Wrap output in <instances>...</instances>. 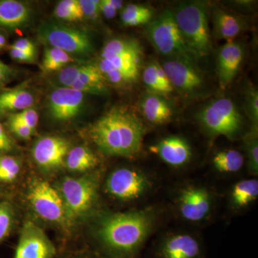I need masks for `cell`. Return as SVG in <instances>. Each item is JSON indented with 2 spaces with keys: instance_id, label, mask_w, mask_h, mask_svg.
<instances>
[{
  "instance_id": "cell-1",
  "label": "cell",
  "mask_w": 258,
  "mask_h": 258,
  "mask_svg": "<svg viewBox=\"0 0 258 258\" xmlns=\"http://www.w3.org/2000/svg\"><path fill=\"white\" fill-rule=\"evenodd\" d=\"M146 128L132 110L115 106L91 125L89 135L103 154L132 157L142 149Z\"/></svg>"
},
{
  "instance_id": "cell-2",
  "label": "cell",
  "mask_w": 258,
  "mask_h": 258,
  "mask_svg": "<svg viewBox=\"0 0 258 258\" xmlns=\"http://www.w3.org/2000/svg\"><path fill=\"white\" fill-rule=\"evenodd\" d=\"M147 212L104 215L96 228L100 258H134L152 228Z\"/></svg>"
},
{
  "instance_id": "cell-3",
  "label": "cell",
  "mask_w": 258,
  "mask_h": 258,
  "mask_svg": "<svg viewBox=\"0 0 258 258\" xmlns=\"http://www.w3.org/2000/svg\"><path fill=\"white\" fill-rule=\"evenodd\" d=\"M208 11V4L202 1L179 3L172 11L188 48L198 60L208 55L212 48Z\"/></svg>"
},
{
  "instance_id": "cell-4",
  "label": "cell",
  "mask_w": 258,
  "mask_h": 258,
  "mask_svg": "<svg viewBox=\"0 0 258 258\" xmlns=\"http://www.w3.org/2000/svg\"><path fill=\"white\" fill-rule=\"evenodd\" d=\"M146 36L155 50L167 57H181L197 62L185 42L172 10H166L153 19L145 29Z\"/></svg>"
},
{
  "instance_id": "cell-5",
  "label": "cell",
  "mask_w": 258,
  "mask_h": 258,
  "mask_svg": "<svg viewBox=\"0 0 258 258\" xmlns=\"http://www.w3.org/2000/svg\"><path fill=\"white\" fill-rule=\"evenodd\" d=\"M63 200L70 226L91 213L98 199V181L93 176L66 177L57 188Z\"/></svg>"
},
{
  "instance_id": "cell-6",
  "label": "cell",
  "mask_w": 258,
  "mask_h": 258,
  "mask_svg": "<svg viewBox=\"0 0 258 258\" xmlns=\"http://www.w3.org/2000/svg\"><path fill=\"white\" fill-rule=\"evenodd\" d=\"M197 118L211 136H224L233 140L242 129V116L233 101L227 98L214 100L199 111Z\"/></svg>"
},
{
  "instance_id": "cell-7",
  "label": "cell",
  "mask_w": 258,
  "mask_h": 258,
  "mask_svg": "<svg viewBox=\"0 0 258 258\" xmlns=\"http://www.w3.org/2000/svg\"><path fill=\"white\" fill-rule=\"evenodd\" d=\"M26 193L30 208L40 218L60 227H71L57 188L44 180L33 179L29 183Z\"/></svg>"
},
{
  "instance_id": "cell-8",
  "label": "cell",
  "mask_w": 258,
  "mask_h": 258,
  "mask_svg": "<svg viewBox=\"0 0 258 258\" xmlns=\"http://www.w3.org/2000/svg\"><path fill=\"white\" fill-rule=\"evenodd\" d=\"M37 35L43 43L69 55L87 56L94 50L92 37L88 32L61 24H43L37 30Z\"/></svg>"
},
{
  "instance_id": "cell-9",
  "label": "cell",
  "mask_w": 258,
  "mask_h": 258,
  "mask_svg": "<svg viewBox=\"0 0 258 258\" xmlns=\"http://www.w3.org/2000/svg\"><path fill=\"white\" fill-rule=\"evenodd\" d=\"M196 62L181 57H167L160 63L174 90L185 98H198L205 92V78Z\"/></svg>"
},
{
  "instance_id": "cell-10",
  "label": "cell",
  "mask_w": 258,
  "mask_h": 258,
  "mask_svg": "<svg viewBox=\"0 0 258 258\" xmlns=\"http://www.w3.org/2000/svg\"><path fill=\"white\" fill-rule=\"evenodd\" d=\"M143 47L114 56L101 59L97 64L106 82L115 86H126L138 81L144 56Z\"/></svg>"
},
{
  "instance_id": "cell-11",
  "label": "cell",
  "mask_w": 258,
  "mask_h": 258,
  "mask_svg": "<svg viewBox=\"0 0 258 258\" xmlns=\"http://www.w3.org/2000/svg\"><path fill=\"white\" fill-rule=\"evenodd\" d=\"M149 187L147 176L140 171L120 168L108 176L106 182L107 192L121 201H132L144 195Z\"/></svg>"
},
{
  "instance_id": "cell-12",
  "label": "cell",
  "mask_w": 258,
  "mask_h": 258,
  "mask_svg": "<svg viewBox=\"0 0 258 258\" xmlns=\"http://www.w3.org/2000/svg\"><path fill=\"white\" fill-rule=\"evenodd\" d=\"M57 249L44 230L31 220L24 223L14 258H55Z\"/></svg>"
},
{
  "instance_id": "cell-13",
  "label": "cell",
  "mask_w": 258,
  "mask_h": 258,
  "mask_svg": "<svg viewBox=\"0 0 258 258\" xmlns=\"http://www.w3.org/2000/svg\"><path fill=\"white\" fill-rule=\"evenodd\" d=\"M70 149L71 144L67 139L47 136L39 139L34 144L32 157L40 169L47 172H52L64 166Z\"/></svg>"
},
{
  "instance_id": "cell-14",
  "label": "cell",
  "mask_w": 258,
  "mask_h": 258,
  "mask_svg": "<svg viewBox=\"0 0 258 258\" xmlns=\"http://www.w3.org/2000/svg\"><path fill=\"white\" fill-rule=\"evenodd\" d=\"M85 104V94L70 87L56 88L49 96L47 110L51 118L68 121L78 116Z\"/></svg>"
},
{
  "instance_id": "cell-15",
  "label": "cell",
  "mask_w": 258,
  "mask_h": 258,
  "mask_svg": "<svg viewBox=\"0 0 258 258\" xmlns=\"http://www.w3.org/2000/svg\"><path fill=\"white\" fill-rule=\"evenodd\" d=\"M244 57L243 45L238 41L226 42L217 54V76L220 88L225 89L235 79Z\"/></svg>"
},
{
  "instance_id": "cell-16",
  "label": "cell",
  "mask_w": 258,
  "mask_h": 258,
  "mask_svg": "<svg viewBox=\"0 0 258 258\" xmlns=\"http://www.w3.org/2000/svg\"><path fill=\"white\" fill-rule=\"evenodd\" d=\"M179 208L186 220L201 221L208 215L211 208L210 193L204 188H186L180 194Z\"/></svg>"
},
{
  "instance_id": "cell-17",
  "label": "cell",
  "mask_w": 258,
  "mask_h": 258,
  "mask_svg": "<svg viewBox=\"0 0 258 258\" xmlns=\"http://www.w3.org/2000/svg\"><path fill=\"white\" fill-rule=\"evenodd\" d=\"M150 151L166 164L173 166L184 165L191 157L189 144L184 139L176 136L162 139L150 147Z\"/></svg>"
},
{
  "instance_id": "cell-18",
  "label": "cell",
  "mask_w": 258,
  "mask_h": 258,
  "mask_svg": "<svg viewBox=\"0 0 258 258\" xmlns=\"http://www.w3.org/2000/svg\"><path fill=\"white\" fill-rule=\"evenodd\" d=\"M139 108L144 118L154 125L165 124L174 117L173 107L165 96L147 91L139 101Z\"/></svg>"
},
{
  "instance_id": "cell-19",
  "label": "cell",
  "mask_w": 258,
  "mask_h": 258,
  "mask_svg": "<svg viewBox=\"0 0 258 258\" xmlns=\"http://www.w3.org/2000/svg\"><path fill=\"white\" fill-rule=\"evenodd\" d=\"M212 24L215 37L226 42L234 41L247 28L243 19L221 8L212 12Z\"/></svg>"
},
{
  "instance_id": "cell-20",
  "label": "cell",
  "mask_w": 258,
  "mask_h": 258,
  "mask_svg": "<svg viewBox=\"0 0 258 258\" xmlns=\"http://www.w3.org/2000/svg\"><path fill=\"white\" fill-rule=\"evenodd\" d=\"M160 258H202L198 241L189 235H174L166 238L159 250Z\"/></svg>"
},
{
  "instance_id": "cell-21",
  "label": "cell",
  "mask_w": 258,
  "mask_h": 258,
  "mask_svg": "<svg viewBox=\"0 0 258 258\" xmlns=\"http://www.w3.org/2000/svg\"><path fill=\"white\" fill-rule=\"evenodd\" d=\"M31 18L28 5L16 0H0V26L18 28L26 25Z\"/></svg>"
},
{
  "instance_id": "cell-22",
  "label": "cell",
  "mask_w": 258,
  "mask_h": 258,
  "mask_svg": "<svg viewBox=\"0 0 258 258\" xmlns=\"http://www.w3.org/2000/svg\"><path fill=\"white\" fill-rule=\"evenodd\" d=\"M142 79L149 92L165 96L174 91L165 71L157 61H152L144 68Z\"/></svg>"
},
{
  "instance_id": "cell-23",
  "label": "cell",
  "mask_w": 258,
  "mask_h": 258,
  "mask_svg": "<svg viewBox=\"0 0 258 258\" xmlns=\"http://www.w3.org/2000/svg\"><path fill=\"white\" fill-rule=\"evenodd\" d=\"M35 103L32 93L25 88H15L0 93V114L14 113L32 108Z\"/></svg>"
},
{
  "instance_id": "cell-24",
  "label": "cell",
  "mask_w": 258,
  "mask_h": 258,
  "mask_svg": "<svg viewBox=\"0 0 258 258\" xmlns=\"http://www.w3.org/2000/svg\"><path fill=\"white\" fill-rule=\"evenodd\" d=\"M98 158L89 148L78 146L70 149L64 166L73 172L83 173L98 165Z\"/></svg>"
},
{
  "instance_id": "cell-25",
  "label": "cell",
  "mask_w": 258,
  "mask_h": 258,
  "mask_svg": "<svg viewBox=\"0 0 258 258\" xmlns=\"http://www.w3.org/2000/svg\"><path fill=\"white\" fill-rule=\"evenodd\" d=\"M154 10L147 5L129 4L123 8L120 19L123 25L137 27L148 25L153 20Z\"/></svg>"
},
{
  "instance_id": "cell-26",
  "label": "cell",
  "mask_w": 258,
  "mask_h": 258,
  "mask_svg": "<svg viewBox=\"0 0 258 258\" xmlns=\"http://www.w3.org/2000/svg\"><path fill=\"white\" fill-rule=\"evenodd\" d=\"M257 180L246 179L234 186L232 191V201L237 208H243L257 200Z\"/></svg>"
},
{
  "instance_id": "cell-27",
  "label": "cell",
  "mask_w": 258,
  "mask_h": 258,
  "mask_svg": "<svg viewBox=\"0 0 258 258\" xmlns=\"http://www.w3.org/2000/svg\"><path fill=\"white\" fill-rule=\"evenodd\" d=\"M213 164L222 173H233L240 171L244 159L240 152L232 149L220 151L213 158Z\"/></svg>"
},
{
  "instance_id": "cell-28",
  "label": "cell",
  "mask_w": 258,
  "mask_h": 258,
  "mask_svg": "<svg viewBox=\"0 0 258 258\" xmlns=\"http://www.w3.org/2000/svg\"><path fill=\"white\" fill-rule=\"evenodd\" d=\"M142 46L138 40L134 38H114L107 42L101 51V59H108L125 53Z\"/></svg>"
},
{
  "instance_id": "cell-29",
  "label": "cell",
  "mask_w": 258,
  "mask_h": 258,
  "mask_svg": "<svg viewBox=\"0 0 258 258\" xmlns=\"http://www.w3.org/2000/svg\"><path fill=\"white\" fill-rule=\"evenodd\" d=\"M72 60L71 56L56 47L45 49L42 59V68L46 72L60 71Z\"/></svg>"
},
{
  "instance_id": "cell-30",
  "label": "cell",
  "mask_w": 258,
  "mask_h": 258,
  "mask_svg": "<svg viewBox=\"0 0 258 258\" xmlns=\"http://www.w3.org/2000/svg\"><path fill=\"white\" fill-rule=\"evenodd\" d=\"M22 163L18 157L0 155V181L12 182L18 178L21 171Z\"/></svg>"
},
{
  "instance_id": "cell-31",
  "label": "cell",
  "mask_w": 258,
  "mask_h": 258,
  "mask_svg": "<svg viewBox=\"0 0 258 258\" xmlns=\"http://www.w3.org/2000/svg\"><path fill=\"white\" fill-rule=\"evenodd\" d=\"M258 130L250 129L244 139V148L248 159L249 171L257 175L258 173Z\"/></svg>"
},
{
  "instance_id": "cell-32",
  "label": "cell",
  "mask_w": 258,
  "mask_h": 258,
  "mask_svg": "<svg viewBox=\"0 0 258 258\" xmlns=\"http://www.w3.org/2000/svg\"><path fill=\"white\" fill-rule=\"evenodd\" d=\"M15 222V212L11 204L0 203V244L9 235Z\"/></svg>"
},
{
  "instance_id": "cell-33",
  "label": "cell",
  "mask_w": 258,
  "mask_h": 258,
  "mask_svg": "<svg viewBox=\"0 0 258 258\" xmlns=\"http://www.w3.org/2000/svg\"><path fill=\"white\" fill-rule=\"evenodd\" d=\"M245 111L251 122V128L258 129V92L254 86H249L245 93Z\"/></svg>"
},
{
  "instance_id": "cell-34",
  "label": "cell",
  "mask_w": 258,
  "mask_h": 258,
  "mask_svg": "<svg viewBox=\"0 0 258 258\" xmlns=\"http://www.w3.org/2000/svg\"><path fill=\"white\" fill-rule=\"evenodd\" d=\"M85 66L86 64H74L60 70V73L57 75V80L61 87H71L79 79Z\"/></svg>"
},
{
  "instance_id": "cell-35",
  "label": "cell",
  "mask_w": 258,
  "mask_h": 258,
  "mask_svg": "<svg viewBox=\"0 0 258 258\" xmlns=\"http://www.w3.org/2000/svg\"><path fill=\"white\" fill-rule=\"evenodd\" d=\"M13 118L20 120L29 128H31L34 132L38 124L39 116L36 110L32 108H27L18 113H10Z\"/></svg>"
},
{
  "instance_id": "cell-36",
  "label": "cell",
  "mask_w": 258,
  "mask_h": 258,
  "mask_svg": "<svg viewBox=\"0 0 258 258\" xmlns=\"http://www.w3.org/2000/svg\"><path fill=\"white\" fill-rule=\"evenodd\" d=\"M55 15L57 18L67 22L81 21L84 17L78 14L71 9L66 3V0L60 1L55 9Z\"/></svg>"
},
{
  "instance_id": "cell-37",
  "label": "cell",
  "mask_w": 258,
  "mask_h": 258,
  "mask_svg": "<svg viewBox=\"0 0 258 258\" xmlns=\"http://www.w3.org/2000/svg\"><path fill=\"white\" fill-rule=\"evenodd\" d=\"M8 126H9L10 131L18 138L25 139V140L30 139L35 134L31 128H29L20 120L13 118L11 115H9L8 117Z\"/></svg>"
},
{
  "instance_id": "cell-38",
  "label": "cell",
  "mask_w": 258,
  "mask_h": 258,
  "mask_svg": "<svg viewBox=\"0 0 258 258\" xmlns=\"http://www.w3.org/2000/svg\"><path fill=\"white\" fill-rule=\"evenodd\" d=\"M84 18L95 20L101 14L99 0H79Z\"/></svg>"
},
{
  "instance_id": "cell-39",
  "label": "cell",
  "mask_w": 258,
  "mask_h": 258,
  "mask_svg": "<svg viewBox=\"0 0 258 258\" xmlns=\"http://www.w3.org/2000/svg\"><path fill=\"white\" fill-rule=\"evenodd\" d=\"M123 9V2L118 0H101L100 1L101 13L107 19L114 18L118 10Z\"/></svg>"
},
{
  "instance_id": "cell-40",
  "label": "cell",
  "mask_w": 258,
  "mask_h": 258,
  "mask_svg": "<svg viewBox=\"0 0 258 258\" xmlns=\"http://www.w3.org/2000/svg\"><path fill=\"white\" fill-rule=\"evenodd\" d=\"M15 149V144L5 132L4 127L0 123V155H6L13 152Z\"/></svg>"
},
{
  "instance_id": "cell-41",
  "label": "cell",
  "mask_w": 258,
  "mask_h": 258,
  "mask_svg": "<svg viewBox=\"0 0 258 258\" xmlns=\"http://www.w3.org/2000/svg\"><path fill=\"white\" fill-rule=\"evenodd\" d=\"M10 51L12 58L18 61V62H25V63H33L35 62L36 54L14 50V49H10Z\"/></svg>"
},
{
  "instance_id": "cell-42",
  "label": "cell",
  "mask_w": 258,
  "mask_h": 258,
  "mask_svg": "<svg viewBox=\"0 0 258 258\" xmlns=\"http://www.w3.org/2000/svg\"><path fill=\"white\" fill-rule=\"evenodd\" d=\"M10 49H14V50L36 54V47H35L33 42L25 38L17 40L10 47Z\"/></svg>"
},
{
  "instance_id": "cell-43",
  "label": "cell",
  "mask_w": 258,
  "mask_h": 258,
  "mask_svg": "<svg viewBox=\"0 0 258 258\" xmlns=\"http://www.w3.org/2000/svg\"><path fill=\"white\" fill-rule=\"evenodd\" d=\"M14 70L0 60V85L9 82L14 77Z\"/></svg>"
},
{
  "instance_id": "cell-44",
  "label": "cell",
  "mask_w": 258,
  "mask_h": 258,
  "mask_svg": "<svg viewBox=\"0 0 258 258\" xmlns=\"http://www.w3.org/2000/svg\"><path fill=\"white\" fill-rule=\"evenodd\" d=\"M66 258H99L96 253L86 252V251H79L69 254Z\"/></svg>"
},
{
  "instance_id": "cell-45",
  "label": "cell",
  "mask_w": 258,
  "mask_h": 258,
  "mask_svg": "<svg viewBox=\"0 0 258 258\" xmlns=\"http://www.w3.org/2000/svg\"><path fill=\"white\" fill-rule=\"evenodd\" d=\"M5 45H6V40H5V37L0 34V47H1V48H3V47L5 46Z\"/></svg>"
},
{
  "instance_id": "cell-46",
  "label": "cell",
  "mask_w": 258,
  "mask_h": 258,
  "mask_svg": "<svg viewBox=\"0 0 258 258\" xmlns=\"http://www.w3.org/2000/svg\"><path fill=\"white\" fill-rule=\"evenodd\" d=\"M1 49H2L1 47H0V50H1Z\"/></svg>"
}]
</instances>
